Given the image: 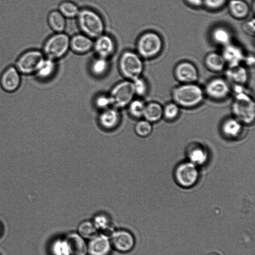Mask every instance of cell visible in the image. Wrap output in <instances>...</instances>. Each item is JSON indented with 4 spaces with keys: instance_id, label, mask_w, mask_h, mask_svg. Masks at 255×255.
I'll list each match as a JSON object with an SVG mask.
<instances>
[{
    "instance_id": "f546056e",
    "label": "cell",
    "mask_w": 255,
    "mask_h": 255,
    "mask_svg": "<svg viewBox=\"0 0 255 255\" xmlns=\"http://www.w3.org/2000/svg\"><path fill=\"white\" fill-rule=\"evenodd\" d=\"M77 233L85 240H89L99 232L92 220H84L79 224Z\"/></svg>"
},
{
    "instance_id": "5b68a950",
    "label": "cell",
    "mask_w": 255,
    "mask_h": 255,
    "mask_svg": "<svg viewBox=\"0 0 255 255\" xmlns=\"http://www.w3.org/2000/svg\"><path fill=\"white\" fill-rule=\"evenodd\" d=\"M232 109L236 118L242 123L250 124L254 121L255 102L246 91L235 93Z\"/></svg>"
},
{
    "instance_id": "ffe728a7",
    "label": "cell",
    "mask_w": 255,
    "mask_h": 255,
    "mask_svg": "<svg viewBox=\"0 0 255 255\" xmlns=\"http://www.w3.org/2000/svg\"><path fill=\"white\" fill-rule=\"evenodd\" d=\"M57 69L56 61L45 57L40 63L34 75L40 81L51 79Z\"/></svg>"
},
{
    "instance_id": "e575fe53",
    "label": "cell",
    "mask_w": 255,
    "mask_h": 255,
    "mask_svg": "<svg viewBox=\"0 0 255 255\" xmlns=\"http://www.w3.org/2000/svg\"><path fill=\"white\" fill-rule=\"evenodd\" d=\"M151 123L145 120H140L135 125L134 129L135 133L141 137L149 135L152 131Z\"/></svg>"
},
{
    "instance_id": "1f68e13d",
    "label": "cell",
    "mask_w": 255,
    "mask_h": 255,
    "mask_svg": "<svg viewBox=\"0 0 255 255\" xmlns=\"http://www.w3.org/2000/svg\"><path fill=\"white\" fill-rule=\"evenodd\" d=\"M58 10L65 18H72L77 16L80 9L74 2L65 0L60 3Z\"/></svg>"
},
{
    "instance_id": "5bb4252c",
    "label": "cell",
    "mask_w": 255,
    "mask_h": 255,
    "mask_svg": "<svg viewBox=\"0 0 255 255\" xmlns=\"http://www.w3.org/2000/svg\"><path fill=\"white\" fill-rule=\"evenodd\" d=\"M88 255H110L113 249L109 236L99 233L87 242Z\"/></svg>"
},
{
    "instance_id": "3957f363",
    "label": "cell",
    "mask_w": 255,
    "mask_h": 255,
    "mask_svg": "<svg viewBox=\"0 0 255 255\" xmlns=\"http://www.w3.org/2000/svg\"><path fill=\"white\" fill-rule=\"evenodd\" d=\"M78 26L83 34L96 38L104 33L105 23L101 15L89 8L80 9L76 17Z\"/></svg>"
},
{
    "instance_id": "7402d4cb",
    "label": "cell",
    "mask_w": 255,
    "mask_h": 255,
    "mask_svg": "<svg viewBox=\"0 0 255 255\" xmlns=\"http://www.w3.org/2000/svg\"><path fill=\"white\" fill-rule=\"evenodd\" d=\"M228 8L231 15L239 19L247 17L250 11L249 4L243 0H231L228 4Z\"/></svg>"
},
{
    "instance_id": "4fadbf2b",
    "label": "cell",
    "mask_w": 255,
    "mask_h": 255,
    "mask_svg": "<svg viewBox=\"0 0 255 255\" xmlns=\"http://www.w3.org/2000/svg\"><path fill=\"white\" fill-rule=\"evenodd\" d=\"M204 91L210 98L221 100L229 95L231 87L226 79L216 77L211 79L206 83Z\"/></svg>"
},
{
    "instance_id": "9c48e42d",
    "label": "cell",
    "mask_w": 255,
    "mask_h": 255,
    "mask_svg": "<svg viewBox=\"0 0 255 255\" xmlns=\"http://www.w3.org/2000/svg\"><path fill=\"white\" fill-rule=\"evenodd\" d=\"M134 95L132 82L128 80L117 83L109 94L112 105L117 108L128 106Z\"/></svg>"
},
{
    "instance_id": "7bdbcfd3",
    "label": "cell",
    "mask_w": 255,
    "mask_h": 255,
    "mask_svg": "<svg viewBox=\"0 0 255 255\" xmlns=\"http://www.w3.org/2000/svg\"><path fill=\"white\" fill-rule=\"evenodd\" d=\"M1 232H2V227H1V226L0 224V235L1 234Z\"/></svg>"
},
{
    "instance_id": "ac0fdd59",
    "label": "cell",
    "mask_w": 255,
    "mask_h": 255,
    "mask_svg": "<svg viewBox=\"0 0 255 255\" xmlns=\"http://www.w3.org/2000/svg\"><path fill=\"white\" fill-rule=\"evenodd\" d=\"M121 115L117 108H108L103 110L99 117L100 125L105 129L111 130L118 126Z\"/></svg>"
},
{
    "instance_id": "44dd1931",
    "label": "cell",
    "mask_w": 255,
    "mask_h": 255,
    "mask_svg": "<svg viewBox=\"0 0 255 255\" xmlns=\"http://www.w3.org/2000/svg\"><path fill=\"white\" fill-rule=\"evenodd\" d=\"M225 74L227 78L235 85H244L248 82L249 79L247 69L241 65L228 68Z\"/></svg>"
},
{
    "instance_id": "4316f807",
    "label": "cell",
    "mask_w": 255,
    "mask_h": 255,
    "mask_svg": "<svg viewBox=\"0 0 255 255\" xmlns=\"http://www.w3.org/2000/svg\"><path fill=\"white\" fill-rule=\"evenodd\" d=\"M243 129L242 123L236 118H230L223 124L222 130L226 136L236 138L241 133Z\"/></svg>"
},
{
    "instance_id": "e0dca14e",
    "label": "cell",
    "mask_w": 255,
    "mask_h": 255,
    "mask_svg": "<svg viewBox=\"0 0 255 255\" xmlns=\"http://www.w3.org/2000/svg\"><path fill=\"white\" fill-rule=\"evenodd\" d=\"M221 54L228 68L241 65L246 56L241 47L232 43L223 47Z\"/></svg>"
},
{
    "instance_id": "8fae6325",
    "label": "cell",
    "mask_w": 255,
    "mask_h": 255,
    "mask_svg": "<svg viewBox=\"0 0 255 255\" xmlns=\"http://www.w3.org/2000/svg\"><path fill=\"white\" fill-rule=\"evenodd\" d=\"M174 174L177 183L184 188L192 187L199 178L197 166L190 161L180 163L177 166Z\"/></svg>"
},
{
    "instance_id": "74e56055",
    "label": "cell",
    "mask_w": 255,
    "mask_h": 255,
    "mask_svg": "<svg viewBox=\"0 0 255 255\" xmlns=\"http://www.w3.org/2000/svg\"><path fill=\"white\" fill-rule=\"evenodd\" d=\"M227 0H203V4L210 10H218L227 3Z\"/></svg>"
},
{
    "instance_id": "6da1fadb",
    "label": "cell",
    "mask_w": 255,
    "mask_h": 255,
    "mask_svg": "<svg viewBox=\"0 0 255 255\" xmlns=\"http://www.w3.org/2000/svg\"><path fill=\"white\" fill-rule=\"evenodd\" d=\"M52 255H88L87 242L77 232H71L51 244Z\"/></svg>"
},
{
    "instance_id": "ab89813d",
    "label": "cell",
    "mask_w": 255,
    "mask_h": 255,
    "mask_svg": "<svg viewBox=\"0 0 255 255\" xmlns=\"http://www.w3.org/2000/svg\"><path fill=\"white\" fill-rule=\"evenodd\" d=\"M186 2L189 5L199 7L203 4V0H185Z\"/></svg>"
},
{
    "instance_id": "277c9868",
    "label": "cell",
    "mask_w": 255,
    "mask_h": 255,
    "mask_svg": "<svg viewBox=\"0 0 255 255\" xmlns=\"http://www.w3.org/2000/svg\"><path fill=\"white\" fill-rule=\"evenodd\" d=\"M163 47L161 37L154 31H146L139 36L136 43V53L142 59H151L158 55Z\"/></svg>"
},
{
    "instance_id": "b9f144b4",
    "label": "cell",
    "mask_w": 255,
    "mask_h": 255,
    "mask_svg": "<svg viewBox=\"0 0 255 255\" xmlns=\"http://www.w3.org/2000/svg\"><path fill=\"white\" fill-rule=\"evenodd\" d=\"M207 255H219L217 253H210Z\"/></svg>"
},
{
    "instance_id": "f35d334b",
    "label": "cell",
    "mask_w": 255,
    "mask_h": 255,
    "mask_svg": "<svg viewBox=\"0 0 255 255\" xmlns=\"http://www.w3.org/2000/svg\"><path fill=\"white\" fill-rule=\"evenodd\" d=\"M255 18L249 19L244 22L242 25L243 30L250 36L255 35Z\"/></svg>"
},
{
    "instance_id": "83f0119b",
    "label": "cell",
    "mask_w": 255,
    "mask_h": 255,
    "mask_svg": "<svg viewBox=\"0 0 255 255\" xmlns=\"http://www.w3.org/2000/svg\"><path fill=\"white\" fill-rule=\"evenodd\" d=\"M50 27L56 33L63 32L66 27V18L59 10L51 11L47 16Z\"/></svg>"
},
{
    "instance_id": "2e32d148",
    "label": "cell",
    "mask_w": 255,
    "mask_h": 255,
    "mask_svg": "<svg viewBox=\"0 0 255 255\" xmlns=\"http://www.w3.org/2000/svg\"><path fill=\"white\" fill-rule=\"evenodd\" d=\"M116 42L110 35L103 33L95 38L93 48L98 57L108 59L116 51Z\"/></svg>"
},
{
    "instance_id": "ba28073f",
    "label": "cell",
    "mask_w": 255,
    "mask_h": 255,
    "mask_svg": "<svg viewBox=\"0 0 255 255\" xmlns=\"http://www.w3.org/2000/svg\"><path fill=\"white\" fill-rule=\"evenodd\" d=\"M44 58L42 51L35 48L27 49L18 56L14 66L22 75H34Z\"/></svg>"
},
{
    "instance_id": "30bf717a",
    "label": "cell",
    "mask_w": 255,
    "mask_h": 255,
    "mask_svg": "<svg viewBox=\"0 0 255 255\" xmlns=\"http://www.w3.org/2000/svg\"><path fill=\"white\" fill-rule=\"evenodd\" d=\"M112 248L118 252L127 253L130 252L135 245L133 234L125 229L113 230L109 236Z\"/></svg>"
},
{
    "instance_id": "484cf974",
    "label": "cell",
    "mask_w": 255,
    "mask_h": 255,
    "mask_svg": "<svg viewBox=\"0 0 255 255\" xmlns=\"http://www.w3.org/2000/svg\"><path fill=\"white\" fill-rule=\"evenodd\" d=\"M92 221L99 233L111 234L113 231L111 219L106 213L102 212L96 214Z\"/></svg>"
},
{
    "instance_id": "60d3db41",
    "label": "cell",
    "mask_w": 255,
    "mask_h": 255,
    "mask_svg": "<svg viewBox=\"0 0 255 255\" xmlns=\"http://www.w3.org/2000/svg\"><path fill=\"white\" fill-rule=\"evenodd\" d=\"M255 57L253 55L245 56L243 62L248 66H253L255 64Z\"/></svg>"
},
{
    "instance_id": "8992f818",
    "label": "cell",
    "mask_w": 255,
    "mask_h": 255,
    "mask_svg": "<svg viewBox=\"0 0 255 255\" xmlns=\"http://www.w3.org/2000/svg\"><path fill=\"white\" fill-rule=\"evenodd\" d=\"M119 67L122 75L128 80L132 81L141 76L144 69L142 58L132 51H126L120 56Z\"/></svg>"
},
{
    "instance_id": "d4e9b609",
    "label": "cell",
    "mask_w": 255,
    "mask_h": 255,
    "mask_svg": "<svg viewBox=\"0 0 255 255\" xmlns=\"http://www.w3.org/2000/svg\"><path fill=\"white\" fill-rule=\"evenodd\" d=\"M163 108L157 102L149 103L145 105L143 117L151 123L157 122L163 117Z\"/></svg>"
},
{
    "instance_id": "7a4b0ae2",
    "label": "cell",
    "mask_w": 255,
    "mask_h": 255,
    "mask_svg": "<svg viewBox=\"0 0 255 255\" xmlns=\"http://www.w3.org/2000/svg\"><path fill=\"white\" fill-rule=\"evenodd\" d=\"M172 97L174 102L179 106L192 108L203 101L204 91L195 83L180 84L173 89Z\"/></svg>"
},
{
    "instance_id": "d6986e66",
    "label": "cell",
    "mask_w": 255,
    "mask_h": 255,
    "mask_svg": "<svg viewBox=\"0 0 255 255\" xmlns=\"http://www.w3.org/2000/svg\"><path fill=\"white\" fill-rule=\"evenodd\" d=\"M92 38L82 34H77L70 38V48L78 54H85L93 48Z\"/></svg>"
},
{
    "instance_id": "f1b7e54d",
    "label": "cell",
    "mask_w": 255,
    "mask_h": 255,
    "mask_svg": "<svg viewBox=\"0 0 255 255\" xmlns=\"http://www.w3.org/2000/svg\"><path fill=\"white\" fill-rule=\"evenodd\" d=\"M109 66L108 59L98 56L91 62L90 70L93 75L101 77L107 73Z\"/></svg>"
},
{
    "instance_id": "52a82bcc",
    "label": "cell",
    "mask_w": 255,
    "mask_h": 255,
    "mask_svg": "<svg viewBox=\"0 0 255 255\" xmlns=\"http://www.w3.org/2000/svg\"><path fill=\"white\" fill-rule=\"evenodd\" d=\"M70 48V37L63 32L55 33L45 41L42 52L45 57L54 60L63 57Z\"/></svg>"
},
{
    "instance_id": "8d00e7d4",
    "label": "cell",
    "mask_w": 255,
    "mask_h": 255,
    "mask_svg": "<svg viewBox=\"0 0 255 255\" xmlns=\"http://www.w3.org/2000/svg\"><path fill=\"white\" fill-rule=\"evenodd\" d=\"M95 102L96 106L103 110L109 108L112 105L109 95H99L96 98Z\"/></svg>"
},
{
    "instance_id": "d590c367",
    "label": "cell",
    "mask_w": 255,
    "mask_h": 255,
    "mask_svg": "<svg viewBox=\"0 0 255 255\" xmlns=\"http://www.w3.org/2000/svg\"><path fill=\"white\" fill-rule=\"evenodd\" d=\"M179 113V106L175 102L169 103L163 108V116L168 120L175 119Z\"/></svg>"
},
{
    "instance_id": "4dcf8cb0",
    "label": "cell",
    "mask_w": 255,
    "mask_h": 255,
    "mask_svg": "<svg viewBox=\"0 0 255 255\" xmlns=\"http://www.w3.org/2000/svg\"><path fill=\"white\" fill-rule=\"evenodd\" d=\"M189 161L195 165L204 164L208 158V153L203 147L196 146L193 148L189 152Z\"/></svg>"
},
{
    "instance_id": "836d02e7",
    "label": "cell",
    "mask_w": 255,
    "mask_h": 255,
    "mask_svg": "<svg viewBox=\"0 0 255 255\" xmlns=\"http://www.w3.org/2000/svg\"><path fill=\"white\" fill-rule=\"evenodd\" d=\"M131 81L135 95L139 97H143L147 94L148 90V85L144 78L140 76Z\"/></svg>"
},
{
    "instance_id": "7c38bea8",
    "label": "cell",
    "mask_w": 255,
    "mask_h": 255,
    "mask_svg": "<svg viewBox=\"0 0 255 255\" xmlns=\"http://www.w3.org/2000/svg\"><path fill=\"white\" fill-rule=\"evenodd\" d=\"M22 75L14 65L6 67L0 75V86L4 92L13 93L20 87Z\"/></svg>"
},
{
    "instance_id": "9a60e30c",
    "label": "cell",
    "mask_w": 255,
    "mask_h": 255,
    "mask_svg": "<svg viewBox=\"0 0 255 255\" xmlns=\"http://www.w3.org/2000/svg\"><path fill=\"white\" fill-rule=\"evenodd\" d=\"M174 74L180 84L194 83L199 78V72L196 66L188 61L178 63L175 66Z\"/></svg>"
},
{
    "instance_id": "cb8c5ba5",
    "label": "cell",
    "mask_w": 255,
    "mask_h": 255,
    "mask_svg": "<svg viewBox=\"0 0 255 255\" xmlns=\"http://www.w3.org/2000/svg\"><path fill=\"white\" fill-rule=\"evenodd\" d=\"M211 36L212 41L219 45L224 47L232 43L231 32L226 27L223 26L215 27L212 30Z\"/></svg>"
},
{
    "instance_id": "d6a6232c",
    "label": "cell",
    "mask_w": 255,
    "mask_h": 255,
    "mask_svg": "<svg viewBox=\"0 0 255 255\" xmlns=\"http://www.w3.org/2000/svg\"><path fill=\"white\" fill-rule=\"evenodd\" d=\"M128 106V112L131 116L135 118L143 117L145 104L141 100H132Z\"/></svg>"
},
{
    "instance_id": "603a6c76",
    "label": "cell",
    "mask_w": 255,
    "mask_h": 255,
    "mask_svg": "<svg viewBox=\"0 0 255 255\" xmlns=\"http://www.w3.org/2000/svg\"><path fill=\"white\" fill-rule=\"evenodd\" d=\"M204 64L208 69L215 72L223 71L226 66L221 53L214 52L206 55L204 58Z\"/></svg>"
}]
</instances>
